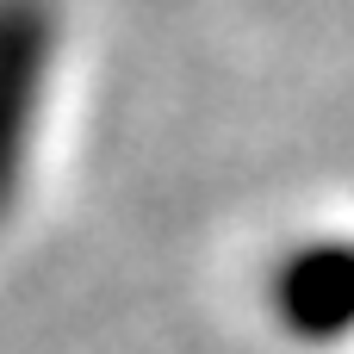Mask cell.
Here are the masks:
<instances>
[{
  "label": "cell",
  "mask_w": 354,
  "mask_h": 354,
  "mask_svg": "<svg viewBox=\"0 0 354 354\" xmlns=\"http://www.w3.org/2000/svg\"><path fill=\"white\" fill-rule=\"evenodd\" d=\"M268 311L299 342L354 336V243L348 236L292 243L268 274Z\"/></svg>",
  "instance_id": "cell-2"
},
{
  "label": "cell",
  "mask_w": 354,
  "mask_h": 354,
  "mask_svg": "<svg viewBox=\"0 0 354 354\" xmlns=\"http://www.w3.org/2000/svg\"><path fill=\"white\" fill-rule=\"evenodd\" d=\"M56 50H62L56 0H0V224L19 212L37 162Z\"/></svg>",
  "instance_id": "cell-1"
}]
</instances>
